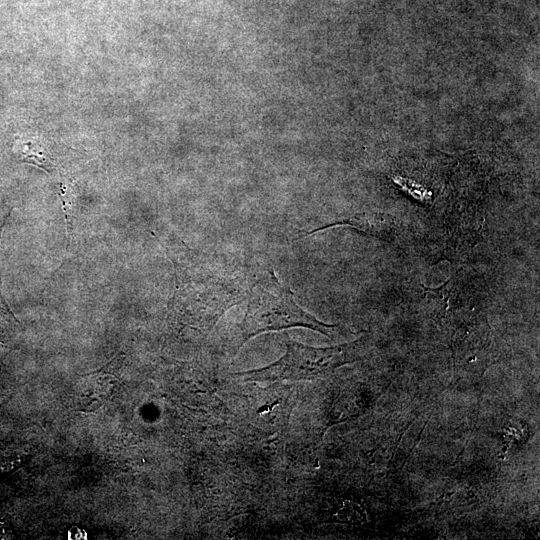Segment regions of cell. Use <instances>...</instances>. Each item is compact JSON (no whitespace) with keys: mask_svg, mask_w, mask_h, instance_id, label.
<instances>
[{"mask_svg":"<svg viewBox=\"0 0 540 540\" xmlns=\"http://www.w3.org/2000/svg\"><path fill=\"white\" fill-rule=\"evenodd\" d=\"M245 316L248 336L290 326H305L325 335L331 325L318 321L297 305L293 293L276 278L273 271L266 272L249 290Z\"/></svg>","mask_w":540,"mask_h":540,"instance_id":"obj_1","label":"cell"}]
</instances>
